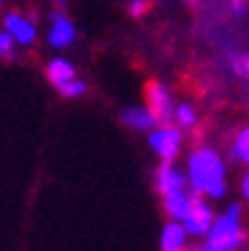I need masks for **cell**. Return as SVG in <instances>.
<instances>
[{"mask_svg": "<svg viewBox=\"0 0 249 251\" xmlns=\"http://www.w3.org/2000/svg\"><path fill=\"white\" fill-rule=\"evenodd\" d=\"M189 171H191V186L197 193H207L211 198H222L227 186H224V166L220 157L211 148H200L189 159Z\"/></svg>", "mask_w": 249, "mask_h": 251, "instance_id": "obj_1", "label": "cell"}, {"mask_svg": "<svg viewBox=\"0 0 249 251\" xmlns=\"http://www.w3.org/2000/svg\"><path fill=\"white\" fill-rule=\"evenodd\" d=\"M144 94H146L148 110L153 112L155 121L162 124L164 128H168L173 124V119H175V105H173L168 88L164 83H160V81H148L144 88Z\"/></svg>", "mask_w": 249, "mask_h": 251, "instance_id": "obj_2", "label": "cell"}, {"mask_svg": "<svg viewBox=\"0 0 249 251\" xmlns=\"http://www.w3.org/2000/svg\"><path fill=\"white\" fill-rule=\"evenodd\" d=\"M211 220H213V215H211V211H209V206L200 200V193L193 191L191 193V213H189V218L184 220V222H187V225H184L187 233H191V235L209 233Z\"/></svg>", "mask_w": 249, "mask_h": 251, "instance_id": "obj_3", "label": "cell"}, {"mask_svg": "<svg viewBox=\"0 0 249 251\" xmlns=\"http://www.w3.org/2000/svg\"><path fill=\"white\" fill-rule=\"evenodd\" d=\"M50 21H52V29H50V45L56 47V50L68 47L70 43L74 41V36H77V31H74V25L70 23V18L58 9V11H52Z\"/></svg>", "mask_w": 249, "mask_h": 251, "instance_id": "obj_4", "label": "cell"}, {"mask_svg": "<svg viewBox=\"0 0 249 251\" xmlns=\"http://www.w3.org/2000/svg\"><path fill=\"white\" fill-rule=\"evenodd\" d=\"M151 146L155 148V152L160 157H164V162H173L180 151V130L175 128H164L151 135Z\"/></svg>", "mask_w": 249, "mask_h": 251, "instance_id": "obj_5", "label": "cell"}, {"mask_svg": "<svg viewBox=\"0 0 249 251\" xmlns=\"http://www.w3.org/2000/svg\"><path fill=\"white\" fill-rule=\"evenodd\" d=\"M238 215H240V204H231L224 218H220L213 229H209V242H222L227 238L238 233Z\"/></svg>", "mask_w": 249, "mask_h": 251, "instance_id": "obj_6", "label": "cell"}, {"mask_svg": "<svg viewBox=\"0 0 249 251\" xmlns=\"http://www.w3.org/2000/svg\"><path fill=\"white\" fill-rule=\"evenodd\" d=\"M5 29L9 31L18 43H23V45H29V43L36 41V27L31 25L29 21H25L23 16H18V14L7 16L5 18Z\"/></svg>", "mask_w": 249, "mask_h": 251, "instance_id": "obj_7", "label": "cell"}, {"mask_svg": "<svg viewBox=\"0 0 249 251\" xmlns=\"http://www.w3.org/2000/svg\"><path fill=\"white\" fill-rule=\"evenodd\" d=\"M119 119L124 121L128 128H133V130H148V128H153V126L157 124L151 110L148 108H137V105L124 108Z\"/></svg>", "mask_w": 249, "mask_h": 251, "instance_id": "obj_8", "label": "cell"}, {"mask_svg": "<svg viewBox=\"0 0 249 251\" xmlns=\"http://www.w3.org/2000/svg\"><path fill=\"white\" fill-rule=\"evenodd\" d=\"M157 188H160L162 195H168L173 191H182L184 188V177H182V173H177L171 166V162L162 164V168L157 171Z\"/></svg>", "mask_w": 249, "mask_h": 251, "instance_id": "obj_9", "label": "cell"}, {"mask_svg": "<svg viewBox=\"0 0 249 251\" xmlns=\"http://www.w3.org/2000/svg\"><path fill=\"white\" fill-rule=\"evenodd\" d=\"M164 209L171 218L187 220L191 213V195H187L184 191H173V193L164 195Z\"/></svg>", "mask_w": 249, "mask_h": 251, "instance_id": "obj_10", "label": "cell"}, {"mask_svg": "<svg viewBox=\"0 0 249 251\" xmlns=\"http://www.w3.org/2000/svg\"><path fill=\"white\" fill-rule=\"evenodd\" d=\"M184 233H187V229L184 226H180L177 222H173V225H166L164 231H162V251H180L182 245H184Z\"/></svg>", "mask_w": 249, "mask_h": 251, "instance_id": "obj_11", "label": "cell"}, {"mask_svg": "<svg viewBox=\"0 0 249 251\" xmlns=\"http://www.w3.org/2000/svg\"><path fill=\"white\" fill-rule=\"evenodd\" d=\"M47 78L54 85L63 83V81H70V78H74V65L63 61V58H54V61L47 63Z\"/></svg>", "mask_w": 249, "mask_h": 251, "instance_id": "obj_12", "label": "cell"}, {"mask_svg": "<svg viewBox=\"0 0 249 251\" xmlns=\"http://www.w3.org/2000/svg\"><path fill=\"white\" fill-rule=\"evenodd\" d=\"M56 90L63 94V97H79V94L85 92V83H83V81H77V78H70V81L56 83Z\"/></svg>", "mask_w": 249, "mask_h": 251, "instance_id": "obj_13", "label": "cell"}, {"mask_svg": "<svg viewBox=\"0 0 249 251\" xmlns=\"http://www.w3.org/2000/svg\"><path fill=\"white\" fill-rule=\"evenodd\" d=\"M231 157H238L245 164H249V128H245L238 135V139H236V151Z\"/></svg>", "mask_w": 249, "mask_h": 251, "instance_id": "obj_14", "label": "cell"}, {"mask_svg": "<svg viewBox=\"0 0 249 251\" xmlns=\"http://www.w3.org/2000/svg\"><path fill=\"white\" fill-rule=\"evenodd\" d=\"M175 119H177V124H180L182 128H189V126L195 124V110H193L191 105H187V103H180L175 108Z\"/></svg>", "mask_w": 249, "mask_h": 251, "instance_id": "obj_15", "label": "cell"}, {"mask_svg": "<svg viewBox=\"0 0 249 251\" xmlns=\"http://www.w3.org/2000/svg\"><path fill=\"white\" fill-rule=\"evenodd\" d=\"M14 41H16V38L11 36L9 31H2V34H0V50H2V54H11V52H14Z\"/></svg>", "mask_w": 249, "mask_h": 251, "instance_id": "obj_16", "label": "cell"}, {"mask_svg": "<svg viewBox=\"0 0 249 251\" xmlns=\"http://www.w3.org/2000/svg\"><path fill=\"white\" fill-rule=\"evenodd\" d=\"M128 11H130V16H144L148 11V0H133Z\"/></svg>", "mask_w": 249, "mask_h": 251, "instance_id": "obj_17", "label": "cell"}, {"mask_svg": "<svg viewBox=\"0 0 249 251\" xmlns=\"http://www.w3.org/2000/svg\"><path fill=\"white\" fill-rule=\"evenodd\" d=\"M249 9V0H231V11H234L238 18H243Z\"/></svg>", "mask_w": 249, "mask_h": 251, "instance_id": "obj_18", "label": "cell"}, {"mask_svg": "<svg viewBox=\"0 0 249 251\" xmlns=\"http://www.w3.org/2000/svg\"><path fill=\"white\" fill-rule=\"evenodd\" d=\"M243 193H245V198L249 200V173H247V177H245V184H243Z\"/></svg>", "mask_w": 249, "mask_h": 251, "instance_id": "obj_19", "label": "cell"}, {"mask_svg": "<svg viewBox=\"0 0 249 251\" xmlns=\"http://www.w3.org/2000/svg\"><path fill=\"white\" fill-rule=\"evenodd\" d=\"M52 2H54V5L58 7V9H63V7L68 5V0H52Z\"/></svg>", "mask_w": 249, "mask_h": 251, "instance_id": "obj_20", "label": "cell"}, {"mask_svg": "<svg viewBox=\"0 0 249 251\" xmlns=\"http://www.w3.org/2000/svg\"><path fill=\"white\" fill-rule=\"evenodd\" d=\"M243 68H245V74H249V54L245 56V61H243Z\"/></svg>", "mask_w": 249, "mask_h": 251, "instance_id": "obj_21", "label": "cell"}, {"mask_svg": "<svg viewBox=\"0 0 249 251\" xmlns=\"http://www.w3.org/2000/svg\"><path fill=\"white\" fill-rule=\"evenodd\" d=\"M0 58H2V50H0Z\"/></svg>", "mask_w": 249, "mask_h": 251, "instance_id": "obj_22", "label": "cell"}, {"mask_svg": "<svg viewBox=\"0 0 249 251\" xmlns=\"http://www.w3.org/2000/svg\"><path fill=\"white\" fill-rule=\"evenodd\" d=\"M180 251H182V249H180Z\"/></svg>", "mask_w": 249, "mask_h": 251, "instance_id": "obj_23", "label": "cell"}]
</instances>
